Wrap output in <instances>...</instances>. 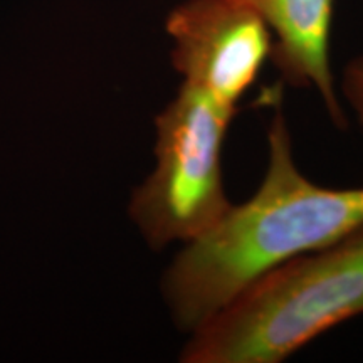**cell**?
<instances>
[{
    "label": "cell",
    "instance_id": "cell-3",
    "mask_svg": "<svg viewBox=\"0 0 363 363\" xmlns=\"http://www.w3.org/2000/svg\"><path fill=\"white\" fill-rule=\"evenodd\" d=\"M235 115L184 83L158 113L155 170L136 187L128 207L152 249L194 242L230 211L222 147Z\"/></svg>",
    "mask_w": 363,
    "mask_h": 363
},
{
    "label": "cell",
    "instance_id": "cell-5",
    "mask_svg": "<svg viewBox=\"0 0 363 363\" xmlns=\"http://www.w3.org/2000/svg\"><path fill=\"white\" fill-rule=\"evenodd\" d=\"M252 7L272 38L269 59L281 81L293 88H315L335 126L345 130L347 115L331 71L330 43L335 0H242Z\"/></svg>",
    "mask_w": 363,
    "mask_h": 363
},
{
    "label": "cell",
    "instance_id": "cell-6",
    "mask_svg": "<svg viewBox=\"0 0 363 363\" xmlns=\"http://www.w3.org/2000/svg\"><path fill=\"white\" fill-rule=\"evenodd\" d=\"M342 96L363 125V56L353 57L345 66L342 74Z\"/></svg>",
    "mask_w": 363,
    "mask_h": 363
},
{
    "label": "cell",
    "instance_id": "cell-1",
    "mask_svg": "<svg viewBox=\"0 0 363 363\" xmlns=\"http://www.w3.org/2000/svg\"><path fill=\"white\" fill-rule=\"evenodd\" d=\"M281 99L261 187L185 244L163 274V298L180 330L192 333L267 271L363 227V187H321L298 170Z\"/></svg>",
    "mask_w": 363,
    "mask_h": 363
},
{
    "label": "cell",
    "instance_id": "cell-2",
    "mask_svg": "<svg viewBox=\"0 0 363 363\" xmlns=\"http://www.w3.org/2000/svg\"><path fill=\"white\" fill-rule=\"evenodd\" d=\"M360 315L363 227L257 278L192 331L180 360L278 363Z\"/></svg>",
    "mask_w": 363,
    "mask_h": 363
},
{
    "label": "cell",
    "instance_id": "cell-4",
    "mask_svg": "<svg viewBox=\"0 0 363 363\" xmlns=\"http://www.w3.org/2000/svg\"><path fill=\"white\" fill-rule=\"evenodd\" d=\"M165 30L182 83L230 111L271 56L269 27L242 0H184L167 16Z\"/></svg>",
    "mask_w": 363,
    "mask_h": 363
}]
</instances>
